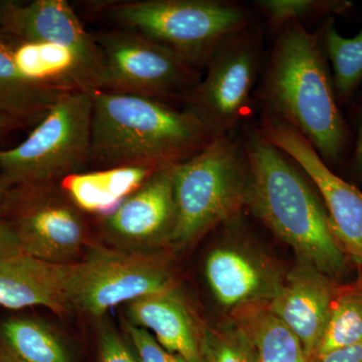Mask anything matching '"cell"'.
Wrapping results in <instances>:
<instances>
[{
  "instance_id": "1",
  "label": "cell",
  "mask_w": 362,
  "mask_h": 362,
  "mask_svg": "<svg viewBox=\"0 0 362 362\" xmlns=\"http://www.w3.org/2000/svg\"><path fill=\"white\" fill-rule=\"evenodd\" d=\"M276 33L258 98L264 115L290 124L326 164L342 158L349 134L319 33L286 23Z\"/></svg>"
},
{
  "instance_id": "2",
  "label": "cell",
  "mask_w": 362,
  "mask_h": 362,
  "mask_svg": "<svg viewBox=\"0 0 362 362\" xmlns=\"http://www.w3.org/2000/svg\"><path fill=\"white\" fill-rule=\"evenodd\" d=\"M90 165H175L192 158L214 139L187 109L140 95L90 90Z\"/></svg>"
},
{
  "instance_id": "3",
  "label": "cell",
  "mask_w": 362,
  "mask_h": 362,
  "mask_svg": "<svg viewBox=\"0 0 362 362\" xmlns=\"http://www.w3.org/2000/svg\"><path fill=\"white\" fill-rule=\"evenodd\" d=\"M244 143L251 163L246 206L294 250L300 263L328 279L341 275L346 252L299 166L265 139L259 128L250 130Z\"/></svg>"
},
{
  "instance_id": "4",
  "label": "cell",
  "mask_w": 362,
  "mask_h": 362,
  "mask_svg": "<svg viewBox=\"0 0 362 362\" xmlns=\"http://www.w3.org/2000/svg\"><path fill=\"white\" fill-rule=\"evenodd\" d=\"M251 163L244 140L218 136L199 153L177 164L173 178L175 218L169 239L185 245L246 206Z\"/></svg>"
},
{
  "instance_id": "5",
  "label": "cell",
  "mask_w": 362,
  "mask_h": 362,
  "mask_svg": "<svg viewBox=\"0 0 362 362\" xmlns=\"http://www.w3.org/2000/svg\"><path fill=\"white\" fill-rule=\"evenodd\" d=\"M106 13L119 28L153 40L199 71L223 40L252 25L247 8L220 0L112 2Z\"/></svg>"
},
{
  "instance_id": "6",
  "label": "cell",
  "mask_w": 362,
  "mask_h": 362,
  "mask_svg": "<svg viewBox=\"0 0 362 362\" xmlns=\"http://www.w3.org/2000/svg\"><path fill=\"white\" fill-rule=\"evenodd\" d=\"M90 90L65 93L25 141L0 150V175L13 185L58 183L90 165Z\"/></svg>"
},
{
  "instance_id": "7",
  "label": "cell",
  "mask_w": 362,
  "mask_h": 362,
  "mask_svg": "<svg viewBox=\"0 0 362 362\" xmlns=\"http://www.w3.org/2000/svg\"><path fill=\"white\" fill-rule=\"evenodd\" d=\"M263 59L262 32L250 25L214 52L206 73L182 100L214 137L232 133L250 111Z\"/></svg>"
},
{
  "instance_id": "8",
  "label": "cell",
  "mask_w": 362,
  "mask_h": 362,
  "mask_svg": "<svg viewBox=\"0 0 362 362\" xmlns=\"http://www.w3.org/2000/svg\"><path fill=\"white\" fill-rule=\"evenodd\" d=\"M101 52L96 90L182 101L202 78L166 47L130 30L92 33Z\"/></svg>"
},
{
  "instance_id": "9",
  "label": "cell",
  "mask_w": 362,
  "mask_h": 362,
  "mask_svg": "<svg viewBox=\"0 0 362 362\" xmlns=\"http://www.w3.org/2000/svg\"><path fill=\"white\" fill-rule=\"evenodd\" d=\"M82 209L57 183L11 185L4 218L21 251L62 263L80 250L86 237Z\"/></svg>"
},
{
  "instance_id": "10",
  "label": "cell",
  "mask_w": 362,
  "mask_h": 362,
  "mask_svg": "<svg viewBox=\"0 0 362 362\" xmlns=\"http://www.w3.org/2000/svg\"><path fill=\"white\" fill-rule=\"evenodd\" d=\"M173 289L170 272L156 259L100 250L74 264L71 299L73 307L96 317L116 305Z\"/></svg>"
},
{
  "instance_id": "11",
  "label": "cell",
  "mask_w": 362,
  "mask_h": 362,
  "mask_svg": "<svg viewBox=\"0 0 362 362\" xmlns=\"http://www.w3.org/2000/svg\"><path fill=\"white\" fill-rule=\"evenodd\" d=\"M265 139L303 170L322 197L333 233L346 254L362 262V192L333 173L313 146L290 124L262 117Z\"/></svg>"
},
{
  "instance_id": "12",
  "label": "cell",
  "mask_w": 362,
  "mask_h": 362,
  "mask_svg": "<svg viewBox=\"0 0 362 362\" xmlns=\"http://www.w3.org/2000/svg\"><path fill=\"white\" fill-rule=\"evenodd\" d=\"M0 33L16 42H47L73 49L92 71L96 90L101 52L66 0L0 1Z\"/></svg>"
},
{
  "instance_id": "13",
  "label": "cell",
  "mask_w": 362,
  "mask_h": 362,
  "mask_svg": "<svg viewBox=\"0 0 362 362\" xmlns=\"http://www.w3.org/2000/svg\"><path fill=\"white\" fill-rule=\"evenodd\" d=\"M74 264L51 263L21 250L0 251V307L18 310L45 307L68 313L73 304Z\"/></svg>"
},
{
  "instance_id": "14",
  "label": "cell",
  "mask_w": 362,
  "mask_h": 362,
  "mask_svg": "<svg viewBox=\"0 0 362 362\" xmlns=\"http://www.w3.org/2000/svg\"><path fill=\"white\" fill-rule=\"evenodd\" d=\"M335 296L329 279L299 263L268 302L274 315L301 342L309 362L315 361Z\"/></svg>"
},
{
  "instance_id": "15",
  "label": "cell",
  "mask_w": 362,
  "mask_h": 362,
  "mask_svg": "<svg viewBox=\"0 0 362 362\" xmlns=\"http://www.w3.org/2000/svg\"><path fill=\"white\" fill-rule=\"evenodd\" d=\"M175 165L164 166L114 207L102 226L117 240L132 244L170 237L175 218Z\"/></svg>"
},
{
  "instance_id": "16",
  "label": "cell",
  "mask_w": 362,
  "mask_h": 362,
  "mask_svg": "<svg viewBox=\"0 0 362 362\" xmlns=\"http://www.w3.org/2000/svg\"><path fill=\"white\" fill-rule=\"evenodd\" d=\"M206 276L216 300L235 309L270 301L283 280L258 259L233 247H218L209 254Z\"/></svg>"
},
{
  "instance_id": "17",
  "label": "cell",
  "mask_w": 362,
  "mask_h": 362,
  "mask_svg": "<svg viewBox=\"0 0 362 362\" xmlns=\"http://www.w3.org/2000/svg\"><path fill=\"white\" fill-rule=\"evenodd\" d=\"M133 325L148 328L169 352L187 362H204L202 338L192 314L175 290L133 300L128 306Z\"/></svg>"
},
{
  "instance_id": "18",
  "label": "cell",
  "mask_w": 362,
  "mask_h": 362,
  "mask_svg": "<svg viewBox=\"0 0 362 362\" xmlns=\"http://www.w3.org/2000/svg\"><path fill=\"white\" fill-rule=\"evenodd\" d=\"M11 40L16 65L30 82L59 93L95 90L92 71L73 49L47 42Z\"/></svg>"
},
{
  "instance_id": "19",
  "label": "cell",
  "mask_w": 362,
  "mask_h": 362,
  "mask_svg": "<svg viewBox=\"0 0 362 362\" xmlns=\"http://www.w3.org/2000/svg\"><path fill=\"white\" fill-rule=\"evenodd\" d=\"M160 168L141 165L95 169L66 178L62 187L78 209L104 213L118 206Z\"/></svg>"
},
{
  "instance_id": "20",
  "label": "cell",
  "mask_w": 362,
  "mask_h": 362,
  "mask_svg": "<svg viewBox=\"0 0 362 362\" xmlns=\"http://www.w3.org/2000/svg\"><path fill=\"white\" fill-rule=\"evenodd\" d=\"M63 94L23 77L14 62L13 40L0 33V112L18 124L40 121Z\"/></svg>"
},
{
  "instance_id": "21",
  "label": "cell",
  "mask_w": 362,
  "mask_h": 362,
  "mask_svg": "<svg viewBox=\"0 0 362 362\" xmlns=\"http://www.w3.org/2000/svg\"><path fill=\"white\" fill-rule=\"evenodd\" d=\"M235 324L246 332L257 362H309L301 342L269 308L257 302L235 308Z\"/></svg>"
},
{
  "instance_id": "22",
  "label": "cell",
  "mask_w": 362,
  "mask_h": 362,
  "mask_svg": "<svg viewBox=\"0 0 362 362\" xmlns=\"http://www.w3.org/2000/svg\"><path fill=\"white\" fill-rule=\"evenodd\" d=\"M0 350L14 362H70L54 333L30 318H11L0 324Z\"/></svg>"
},
{
  "instance_id": "23",
  "label": "cell",
  "mask_w": 362,
  "mask_h": 362,
  "mask_svg": "<svg viewBox=\"0 0 362 362\" xmlns=\"http://www.w3.org/2000/svg\"><path fill=\"white\" fill-rule=\"evenodd\" d=\"M334 16L326 18L319 30L326 59L332 66V80L338 103L352 96L362 81V30L352 37L340 35Z\"/></svg>"
},
{
  "instance_id": "24",
  "label": "cell",
  "mask_w": 362,
  "mask_h": 362,
  "mask_svg": "<svg viewBox=\"0 0 362 362\" xmlns=\"http://www.w3.org/2000/svg\"><path fill=\"white\" fill-rule=\"evenodd\" d=\"M362 343V292L337 295L315 361L333 350Z\"/></svg>"
},
{
  "instance_id": "25",
  "label": "cell",
  "mask_w": 362,
  "mask_h": 362,
  "mask_svg": "<svg viewBox=\"0 0 362 362\" xmlns=\"http://www.w3.org/2000/svg\"><path fill=\"white\" fill-rule=\"evenodd\" d=\"M255 6L265 16L269 25L277 32L286 23L314 18L341 16L354 4L347 0H259Z\"/></svg>"
},
{
  "instance_id": "26",
  "label": "cell",
  "mask_w": 362,
  "mask_h": 362,
  "mask_svg": "<svg viewBox=\"0 0 362 362\" xmlns=\"http://www.w3.org/2000/svg\"><path fill=\"white\" fill-rule=\"evenodd\" d=\"M202 354L204 362H257L254 345L238 324L225 329L206 328Z\"/></svg>"
},
{
  "instance_id": "27",
  "label": "cell",
  "mask_w": 362,
  "mask_h": 362,
  "mask_svg": "<svg viewBox=\"0 0 362 362\" xmlns=\"http://www.w3.org/2000/svg\"><path fill=\"white\" fill-rule=\"evenodd\" d=\"M126 329L137 350L140 362H187L178 354L169 352L162 347L144 328L127 323Z\"/></svg>"
},
{
  "instance_id": "28",
  "label": "cell",
  "mask_w": 362,
  "mask_h": 362,
  "mask_svg": "<svg viewBox=\"0 0 362 362\" xmlns=\"http://www.w3.org/2000/svg\"><path fill=\"white\" fill-rule=\"evenodd\" d=\"M100 362H135L118 334L105 327L100 335Z\"/></svg>"
},
{
  "instance_id": "29",
  "label": "cell",
  "mask_w": 362,
  "mask_h": 362,
  "mask_svg": "<svg viewBox=\"0 0 362 362\" xmlns=\"http://www.w3.org/2000/svg\"><path fill=\"white\" fill-rule=\"evenodd\" d=\"M11 185H13L8 180L0 175V251L20 250L11 228L7 225L6 218H4L6 197Z\"/></svg>"
},
{
  "instance_id": "30",
  "label": "cell",
  "mask_w": 362,
  "mask_h": 362,
  "mask_svg": "<svg viewBox=\"0 0 362 362\" xmlns=\"http://www.w3.org/2000/svg\"><path fill=\"white\" fill-rule=\"evenodd\" d=\"M314 362H362V343L354 346L333 350Z\"/></svg>"
},
{
  "instance_id": "31",
  "label": "cell",
  "mask_w": 362,
  "mask_h": 362,
  "mask_svg": "<svg viewBox=\"0 0 362 362\" xmlns=\"http://www.w3.org/2000/svg\"><path fill=\"white\" fill-rule=\"evenodd\" d=\"M352 162H354V168L362 175V110L361 118H359L356 148H354V156H352Z\"/></svg>"
},
{
  "instance_id": "32",
  "label": "cell",
  "mask_w": 362,
  "mask_h": 362,
  "mask_svg": "<svg viewBox=\"0 0 362 362\" xmlns=\"http://www.w3.org/2000/svg\"><path fill=\"white\" fill-rule=\"evenodd\" d=\"M18 124L13 118L0 112V133L6 132V131L11 129V127H14Z\"/></svg>"
},
{
  "instance_id": "33",
  "label": "cell",
  "mask_w": 362,
  "mask_h": 362,
  "mask_svg": "<svg viewBox=\"0 0 362 362\" xmlns=\"http://www.w3.org/2000/svg\"><path fill=\"white\" fill-rule=\"evenodd\" d=\"M0 362H14L13 361H11V358H9L8 356H6V354H4V352L0 350Z\"/></svg>"
}]
</instances>
